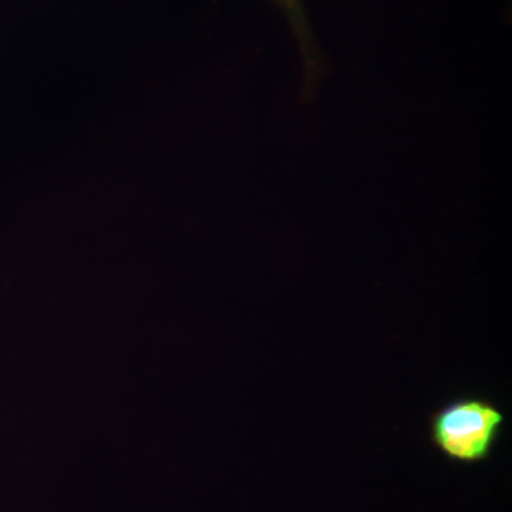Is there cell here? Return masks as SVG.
Returning a JSON list of instances; mask_svg holds the SVG:
<instances>
[{
  "label": "cell",
  "mask_w": 512,
  "mask_h": 512,
  "mask_svg": "<svg viewBox=\"0 0 512 512\" xmlns=\"http://www.w3.org/2000/svg\"><path fill=\"white\" fill-rule=\"evenodd\" d=\"M505 423L504 410L490 397L460 394L431 413L429 439L450 461L481 463L493 454Z\"/></svg>",
  "instance_id": "cell-1"
}]
</instances>
